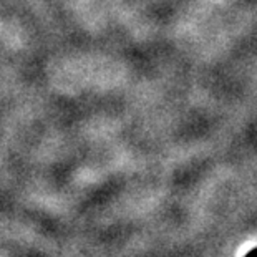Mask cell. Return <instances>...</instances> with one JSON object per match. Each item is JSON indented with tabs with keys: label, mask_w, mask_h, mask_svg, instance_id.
<instances>
[{
	"label": "cell",
	"mask_w": 257,
	"mask_h": 257,
	"mask_svg": "<svg viewBox=\"0 0 257 257\" xmlns=\"http://www.w3.org/2000/svg\"><path fill=\"white\" fill-rule=\"evenodd\" d=\"M245 257H257V247H255V249H252V250H250V252H247V254H245Z\"/></svg>",
	"instance_id": "1"
}]
</instances>
